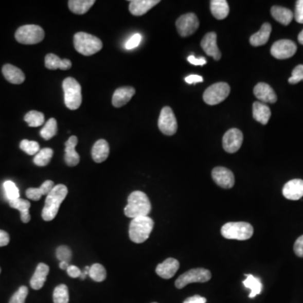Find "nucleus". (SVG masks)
Returning <instances> with one entry per match:
<instances>
[{"label":"nucleus","instance_id":"nucleus-27","mask_svg":"<svg viewBox=\"0 0 303 303\" xmlns=\"http://www.w3.org/2000/svg\"><path fill=\"white\" fill-rule=\"evenodd\" d=\"M271 30H272V27L271 24H263L260 30L250 37V44L254 46H260L266 44L271 37Z\"/></svg>","mask_w":303,"mask_h":303},{"label":"nucleus","instance_id":"nucleus-19","mask_svg":"<svg viewBox=\"0 0 303 303\" xmlns=\"http://www.w3.org/2000/svg\"><path fill=\"white\" fill-rule=\"evenodd\" d=\"M179 268H180V263L178 260L173 258H169L157 265L156 268V273L157 274V276L163 279L168 280L175 275Z\"/></svg>","mask_w":303,"mask_h":303},{"label":"nucleus","instance_id":"nucleus-16","mask_svg":"<svg viewBox=\"0 0 303 303\" xmlns=\"http://www.w3.org/2000/svg\"><path fill=\"white\" fill-rule=\"evenodd\" d=\"M283 195L288 200L297 201L303 197V181L295 179L288 181L282 190Z\"/></svg>","mask_w":303,"mask_h":303},{"label":"nucleus","instance_id":"nucleus-21","mask_svg":"<svg viewBox=\"0 0 303 303\" xmlns=\"http://www.w3.org/2000/svg\"><path fill=\"white\" fill-rule=\"evenodd\" d=\"M129 10L135 16H141L148 13L152 8L159 4V0H132L129 1Z\"/></svg>","mask_w":303,"mask_h":303},{"label":"nucleus","instance_id":"nucleus-23","mask_svg":"<svg viewBox=\"0 0 303 303\" xmlns=\"http://www.w3.org/2000/svg\"><path fill=\"white\" fill-rule=\"evenodd\" d=\"M2 73L5 79L13 84H21L26 79V76H25L24 73L14 65H4Z\"/></svg>","mask_w":303,"mask_h":303},{"label":"nucleus","instance_id":"nucleus-2","mask_svg":"<svg viewBox=\"0 0 303 303\" xmlns=\"http://www.w3.org/2000/svg\"><path fill=\"white\" fill-rule=\"evenodd\" d=\"M152 206L148 195L141 191H133L128 200V206L124 209L125 215L130 218L147 217L150 213Z\"/></svg>","mask_w":303,"mask_h":303},{"label":"nucleus","instance_id":"nucleus-47","mask_svg":"<svg viewBox=\"0 0 303 303\" xmlns=\"http://www.w3.org/2000/svg\"><path fill=\"white\" fill-rule=\"evenodd\" d=\"M67 275L72 278L80 277L82 273V271L75 265H69V267L67 269Z\"/></svg>","mask_w":303,"mask_h":303},{"label":"nucleus","instance_id":"nucleus-46","mask_svg":"<svg viewBox=\"0 0 303 303\" xmlns=\"http://www.w3.org/2000/svg\"><path fill=\"white\" fill-rule=\"evenodd\" d=\"M294 252L298 257L303 258V235L295 242Z\"/></svg>","mask_w":303,"mask_h":303},{"label":"nucleus","instance_id":"nucleus-10","mask_svg":"<svg viewBox=\"0 0 303 303\" xmlns=\"http://www.w3.org/2000/svg\"><path fill=\"white\" fill-rule=\"evenodd\" d=\"M157 124L158 128L164 134L167 136L175 134L178 129V124L174 112L170 107L165 106L163 108L160 112Z\"/></svg>","mask_w":303,"mask_h":303},{"label":"nucleus","instance_id":"nucleus-28","mask_svg":"<svg viewBox=\"0 0 303 303\" xmlns=\"http://www.w3.org/2000/svg\"><path fill=\"white\" fill-rule=\"evenodd\" d=\"M271 111L270 107L261 102L256 101L253 104V117L262 125H266L271 118Z\"/></svg>","mask_w":303,"mask_h":303},{"label":"nucleus","instance_id":"nucleus-22","mask_svg":"<svg viewBox=\"0 0 303 303\" xmlns=\"http://www.w3.org/2000/svg\"><path fill=\"white\" fill-rule=\"evenodd\" d=\"M49 271H50V269H49L48 265H46L44 263H40L37 265L35 273L30 279V287H32V289H42L46 282Z\"/></svg>","mask_w":303,"mask_h":303},{"label":"nucleus","instance_id":"nucleus-50","mask_svg":"<svg viewBox=\"0 0 303 303\" xmlns=\"http://www.w3.org/2000/svg\"><path fill=\"white\" fill-rule=\"evenodd\" d=\"M185 82L189 83V84H192V83H202L204 81L203 78L199 75H190V76L186 77L185 79Z\"/></svg>","mask_w":303,"mask_h":303},{"label":"nucleus","instance_id":"nucleus-25","mask_svg":"<svg viewBox=\"0 0 303 303\" xmlns=\"http://www.w3.org/2000/svg\"><path fill=\"white\" fill-rule=\"evenodd\" d=\"M110 147L109 144L104 139L98 140L92 148L91 154L93 159L96 163H102L107 159L109 157Z\"/></svg>","mask_w":303,"mask_h":303},{"label":"nucleus","instance_id":"nucleus-14","mask_svg":"<svg viewBox=\"0 0 303 303\" xmlns=\"http://www.w3.org/2000/svg\"><path fill=\"white\" fill-rule=\"evenodd\" d=\"M213 181L223 189H231L235 183L234 174L225 167H216L211 172Z\"/></svg>","mask_w":303,"mask_h":303},{"label":"nucleus","instance_id":"nucleus-56","mask_svg":"<svg viewBox=\"0 0 303 303\" xmlns=\"http://www.w3.org/2000/svg\"><path fill=\"white\" fill-rule=\"evenodd\" d=\"M153 303H157V302H153Z\"/></svg>","mask_w":303,"mask_h":303},{"label":"nucleus","instance_id":"nucleus-45","mask_svg":"<svg viewBox=\"0 0 303 303\" xmlns=\"http://www.w3.org/2000/svg\"><path fill=\"white\" fill-rule=\"evenodd\" d=\"M294 18L296 22L303 24V0H298L296 3Z\"/></svg>","mask_w":303,"mask_h":303},{"label":"nucleus","instance_id":"nucleus-55","mask_svg":"<svg viewBox=\"0 0 303 303\" xmlns=\"http://www.w3.org/2000/svg\"><path fill=\"white\" fill-rule=\"evenodd\" d=\"M0 273H1V268H0Z\"/></svg>","mask_w":303,"mask_h":303},{"label":"nucleus","instance_id":"nucleus-12","mask_svg":"<svg viewBox=\"0 0 303 303\" xmlns=\"http://www.w3.org/2000/svg\"><path fill=\"white\" fill-rule=\"evenodd\" d=\"M297 46L291 40H279L271 46V54L276 59H287L295 55Z\"/></svg>","mask_w":303,"mask_h":303},{"label":"nucleus","instance_id":"nucleus-32","mask_svg":"<svg viewBox=\"0 0 303 303\" xmlns=\"http://www.w3.org/2000/svg\"><path fill=\"white\" fill-rule=\"evenodd\" d=\"M95 0H69L68 7L74 14H83L95 5Z\"/></svg>","mask_w":303,"mask_h":303},{"label":"nucleus","instance_id":"nucleus-6","mask_svg":"<svg viewBox=\"0 0 303 303\" xmlns=\"http://www.w3.org/2000/svg\"><path fill=\"white\" fill-rule=\"evenodd\" d=\"M221 233L225 239L247 240L253 236L254 227L248 222H228L222 226Z\"/></svg>","mask_w":303,"mask_h":303},{"label":"nucleus","instance_id":"nucleus-33","mask_svg":"<svg viewBox=\"0 0 303 303\" xmlns=\"http://www.w3.org/2000/svg\"><path fill=\"white\" fill-rule=\"evenodd\" d=\"M246 279L243 280V285L246 288L251 290L250 292L249 297L250 298H254L257 295L260 294L262 292V286L261 281L259 280V278L255 277V276H252V275H245Z\"/></svg>","mask_w":303,"mask_h":303},{"label":"nucleus","instance_id":"nucleus-13","mask_svg":"<svg viewBox=\"0 0 303 303\" xmlns=\"http://www.w3.org/2000/svg\"><path fill=\"white\" fill-rule=\"evenodd\" d=\"M243 141V132L237 128H231L223 136L222 146L227 153H234L240 149Z\"/></svg>","mask_w":303,"mask_h":303},{"label":"nucleus","instance_id":"nucleus-49","mask_svg":"<svg viewBox=\"0 0 303 303\" xmlns=\"http://www.w3.org/2000/svg\"><path fill=\"white\" fill-rule=\"evenodd\" d=\"M206 299L203 296L195 295V296H190L189 298L186 299L184 303H206Z\"/></svg>","mask_w":303,"mask_h":303},{"label":"nucleus","instance_id":"nucleus-24","mask_svg":"<svg viewBox=\"0 0 303 303\" xmlns=\"http://www.w3.org/2000/svg\"><path fill=\"white\" fill-rule=\"evenodd\" d=\"M45 67L50 70H67L72 67V63L69 59H61L55 54H49L45 58Z\"/></svg>","mask_w":303,"mask_h":303},{"label":"nucleus","instance_id":"nucleus-31","mask_svg":"<svg viewBox=\"0 0 303 303\" xmlns=\"http://www.w3.org/2000/svg\"><path fill=\"white\" fill-rule=\"evenodd\" d=\"M211 12L217 20H224L229 14V5L226 0H211Z\"/></svg>","mask_w":303,"mask_h":303},{"label":"nucleus","instance_id":"nucleus-39","mask_svg":"<svg viewBox=\"0 0 303 303\" xmlns=\"http://www.w3.org/2000/svg\"><path fill=\"white\" fill-rule=\"evenodd\" d=\"M4 189L8 202L20 198V190L13 181H5L4 183Z\"/></svg>","mask_w":303,"mask_h":303},{"label":"nucleus","instance_id":"nucleus-3","mask_svg":"<svg viewBox=\"0 0 303 303\" xmlns=\"http://www.w3.org/2000/svg\"><path fill=\"white\" fill-rule=\"evenodd\" d=\"M153 227H154V222L148 216L133 218L130 223V239L133 243H144L150 236Z\"/></svg>","mask_w":303,"mask_h":303},{"label":"nucleus","instance_id":"nucleus-9","mask_svg":"<svg viewBox=\"0 0 303 303\" xmlns=\"http://www.w3.org/2000/svg\"><path fill=\"white\" fill-rule=\"evenodd\" d=\"M230 88L229 84L227 83H214L206 88L203 94V100L206 104L209 105H216L220 104L224 101L229 95Z\"/></svg>","mask_w":303,"mask_h":303},{"label":"nucleus","instance_id":"nucleus-53","mask_svg":"<svg viewBox=\"0 0 303 303\" xmlns=\"http://www.w3.org/2000/svg\"><path fill=\"white\" fill-rule=\"evenodd\" d=\"M298 42L300 44L303 45V30L298 35Z\"/></svg>","mask_w":303,"mask_h":303},{"label":"nucleus","instance_id":"nucleus-4","mask_svg":"<svg viewBox=\"0 0 303 303\" xmlns=\"http://www.w3.org/2000/svg\"><path fill=\"white\" fill-rule=\"evenodd\" d=\"M74 47L79 54L91 56L101 50L103 44L100 39L86 32H78L74 37Z\"/></svg>","mask_w":303,"mask_h":303},{"label":"nucleus","instance_id":"nucleus-37","mask_svg":"<svg viewBox=\"0 0 303 303\" xmlns=\"http://www.w3.org/2000/svg\"><path fill=\"white\" fill-rule=\"evenodd\" d=\"M88 276H91V279L96 282H102L106 278V271L102 264H94L91 267Z\"/></svg>","mask_w":303,"mask_h":303},{"label":"nucleus","instance_id":"nucleus-52","mask_svg":"<svg viewBox=\"0 0 303 303\" xmlns=\"http://www.w3.org/2000/svg\"><path fill=\"white\" fill-rule=\"evenodd\" d=\"M59 267H60L62 270H66V271H67V269L69 267V263H68V262L62 261L60 264H59Z\"/></svg>","mask_w":303,"mask_h":303},{"label":"nucleus","instance_id":"nucleus-34","mask_svg":"<svg viewBox=\"0 0 303 303\" xmlns=\"http://www.w3.org/2000/svg\"><path fill=\"white\" fill-rule=\"evenodd\" d=\"M24 119L30 128H38L45 122L44 114L37 111H29Z\"/></svg>","mask_w":303,"mask_h":303},{"label":"nucleus","instance_id":"nucleus-38","mask_svg":"<svg viewBox=\"0 0 303 303\" xmlns=\"http://www.w3.org/2000/svg\"><path fill=\"white\" fill-rule=\"evenodd\" d=\"M54 303H68L69 294L67 286L62 284L56 287L54 292Z\"/></svg>","mask_w":303,"mask_h":303},{"label":"nucleus","instance_id":"nucleus-20","mask_svg":"<svg viewBox=\"0 0 303 303\" xmlns=\"http://www.w3.org/2000/svg\"><path fill=\"white\" fill-rule=\"evenodd\" d=\"M136 94V91L133 87L125 86L117 88L114 93L112 97V104L116 108H120L128 104Z\"/></svg>","mask_w":303,"mask_h":303},{"label":"nucleus","instance_id":"nucleus-7","mask_svg":"<svg viewBox=\"0 0 303 303\" xmlns=\"http://www.w3.org/2000/svg\"><path fill=\"white\" fill-rule=\"evenodd\" d=\"M44 30L37 25H26L19 28L15 32L17 42L24 45H34L44 39Z\"/></svg>","mask_w":303,"mask_h":303},{"label":"nucleus","instance_id":"nucleus-11","mask_svg":"<svg viewBox=\"0 0 303 303\" xmlns=\"http://www.w3.org/2000/svg\"><path fill=\"white\" fill-rule=\"evenodd\" d=\"M176 28L182 37H189L194 34L199 28V20L194 13L181 15L176 21Z\"/></svg>","mask_w":303,"mask_h":303},{"label":"nucleus","instance_id":"nucleus-42","mask_svg":"<svg viewBox=\"0 0 303 303\" xmlns=\"http://www.w3.org/2000/svg\"><path fill=\"white\" fill-rule=\"evenodd\" d=\"M56 255L58 260L68 262L72 259V252L67 246H60L56 250Z\"/></svg>","mask_w":303,"mask_h":303},{"label":"nucleus","instance_id":"nucleus-41","mask_svg":"<svg viewBox=\"0 0 303 303\" xmlns=\"http://www.w3.org/2000/svg\"><path fill=\"white\" fill-rule=\"evenodd\" d=\"M28 288L26 287H21L12 296L9 300V303H25L27 297Z\"/></svg>","mask_w":303,"mask_h":303},{"label":"nucleus","instance_id":"nucleus-54","mask_svg":"<svg viewBox=\"0 0 303 303\" xmlns=\"http://www.w3.org/2000/svg\"><path fill=\"white\" fill-rule=\"evenodd\" d=\"M86 276H87V275H85V274L83 273V272H82L81 275H80V278H81L82 280H84V279H85Z\"/></svg>","mask_w":303,"mask_h":303},{"label":"nucleus","instance_id":"nucleus-40","mask_svg":"<svg viewBox=\"0 0 303 303\" xmlns=\"http://www.w3.org/2000/svg\"><path fill=\"white\" fill-rule=\"evenodd\" d=\"M20 148L29 155H35L40 151V145L37 141H29L26 139L21 141Z\"/></svg>","mask_w":303,"mask_h":303},{"label":"nucleus","instance_id":"nucleus-26","mask_svg":"<svg viewBox=\"0 0 303 303\" xmlns=\"http://www.w3.org/2000/svg\"><path fill=\"white\" fill-rule=\"evenodd\" d=\"M54 182L52 181H46L39 188H29L26 191L28 199L32 201H39L42 195H47L54 189Z\"/></svg>","mask_w":303,"mask_h":303},{"label":"nucleus","instance_id":"nucleus-1","mask_svg":"<svg viewBox=\"0 0 303 303\" xmlns=\"http://www.w3.org/2000/svg\"><path fill=\"white\" fill-rule=\"evenodd\" d=\"M67 192L68 190L66 185L59 184L54 186L51 192L46 195L45 206L42 212L43 220L46 222L54 220L60 208L61 204L63 203L65 198L67 197Z\"/></svg>","mask_w":303,"mask_h":303},{"label":"nucleus","instance_id":"nucleus-48","mask_svg":"<svg viewBox=\"0 0 303 303\" xmlns=\"http://www.w3.org/2000/svg\"><path fill=\"white\" fill-rule=\"evenodd\" d=\"M187 60L189 63L193 65H195V66H198V65L204 66V65L206 64V60L205 58H194V56L188 57Z\"/></svg>","mask_w":303,"mask_h":303},{"label":"nucleus","instance_id":"nucleus-17","mask_svg":"<svg viewBox=\"0 0 303 303\" xmlns=\"http://www.w3.org/2000/svg\"><path fill=\"white\" fill-rule=\"evenodd\" d=\"M254 95L258 100L264 103L274 104L277 101V96L271 86L265 83H259L254 88Z\"/></svg>","mask_w":303,"mask_h":303},{"label":"nucleus","instance_id":"nucleus-5","mask_svg":"<svg viewBox=\"0 0 303 303\" xmlns=\"http://www.w3.org/2000/svg\"><path fill=\"white\" fill-rule=\"evenodd\" d=\"M65 105L72 111L79 109L82 104L81 86L76 79L68 77L63 80Z\"/></svg>","mask_w":303,"mask_h":303},{"label":"nucleus","instance_id":"nucleus-36","mask_svg":"<svg viewBox=\"0 0 303 303\" xmlns=\"http://www.w3.org/2000/svg\"><path fill=\"white\" fill-rule=\"evenodd\" d=\"M57 132H58V123H57V120L54 118H50L46 121L44 128L41 130L40 135L45 140H50V139L52 138L57 134Z\"/></svg>","mask_w":303,"mask_h":303},{"label":"nucleus","instance_id":"nucleus-15","mask_svg":"<svg viewBox=\"0 0 303 303\" xmlns=\"http://www.w3.org/2000/svg\"><path fill=\"white\" fill-rule=\"evenodd\" d=\"M201 46L206 55L212 57L215 61L220 60L222 54L218 48L217 43V34L215 32H209L206 34L201 42Z\"/></svg>","mask_w":303,"mask_h":303},{"label":"nucleus","instance_id":"nucleus-18","mask_svg":"<svg viewBox=\"0 0 303 303\" xmlns=\"http://www.w3.org/2000/svg\"><path fill=\"white\" fill-rule=\"evenodd\" d=\"M77 144H78V137L76 136H72L65 142V163L68 166L74 167L79 165L80 161V157L79 153L75 150Z\"/></svg>","mask_w":303,"mask_h":303},{"label":"nucleus","instance_id":"nucleus-43","mask_svg":"<svg viewBox=\"0 0 303 303\" xmlns=\"http://www.w3.org/2000/svg\"><path fill=\"white\" fill-rule=\"evenodd\" d=\"M301 81H303V64L296 66L292 71V76L288 79L291 84H296Z\"/></svg>","mask_w":303,"mask_h":303},{"label":"nucleus","instance_id":"nucleus-51","mask_svg":"<svg viewBox=\"0 0 303 303\" xmlns=\"http://www.w3.org/2000/svg\"><path fill=\"white\" fill-rule=\"evenodd\" d=\"M9 236L7 231L0 230V247H4L9 244Z\"/></svg>","mask_w":303,"mask_h":303},{"label":"nucleus","instance_id":"nucleus-35","mask_svg":"<svg viewBox=\"0 0 303 303\" xmlns=\"http://www.w3.org/2000/svg\"><path fill=\"white\" fill-rule=\"evenodd\" d=\"M52 156H54V150L51 148H43L41 149L37 154H35L33 162L37 166H46L51 161Z\"/></svg>","mask_w":303,"mask_h":303},{"label":"nucleus","instance_id":"nucleus-8","mask_svg":"<svg viewBox=\"0 0 303 303\" xmlns=\"http://www.w3.org/2000/svg\"><path fill=\"white\" fill-rule=\"evenodd\" d=\"M211 274L208 270L203 268L192 269L182 274L176 280L175 287L178 289H182L191 283L207 282L211 280Z\"/></svg>","mask_w":303,"mask_h":303},{"label":"nucleus","instance_id":"nucleus-30","mask_svg":"<svg viewBox=\"0 0 303 303\" xmlns=\"http://www.w3.org/2000/svg\"><path fill=\"white\" fill-rule=\"evenodd\" d=\"M9 206L12 208L16 209L20 212H21V221L24 223H28L30 220V203L27 200L18 199L13 200L9 202Z\"/></svg>","mask_w":303,"mask_h":303},{"label":"nucleus","instance_id":"nucleus-44","mask_svg":"<svg viewBox=\"0 0 303 303\" xmlns=\"http://www.w3.org/2000/svg\"><path fill=\"white\" fill-rule=\"evenodd\" d=\"M141 41V35L138 34V33H137V34L132 35L128 40V42H127V43H126V48L128 49V50H132V49L136 48L140 44Z\"/></svg>","mask_w":303,"mask_h":303},{"label":"nucleus","instance_id":"nucleus-29","mask_svg":"<svg viewBox=\"0 0 303 303\" xmlns=\"http://www.w3.org/2000/svg\"><path fill=\"white\" fill-rule=\"evenodd\" d=\"M271 13L276 21L284 26H288L292 22V19L294 18L292 10L281 6H273L271 8Z\"/></svg>","mask_w":303,"mask_h":303}]
</instances>
